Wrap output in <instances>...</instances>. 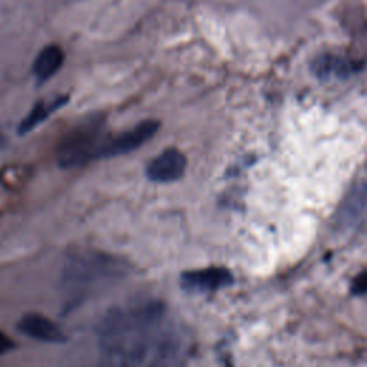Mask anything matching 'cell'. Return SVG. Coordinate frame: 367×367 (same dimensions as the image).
<instances>
[{
    "label": "cell",
    "instance_id": "11",
    "mask_svg": "<svg viewBox=\"0 0 367 367\" xmlns=\"http://www.w3.org/2000/svg\"><path fill=\"white\" fill-rule=\"evenodd\" d=\"M314 70L320 78L324 79V78H333V76L344 78V75L350 73L353 69H351V65L341 58L323 56L316 62Z\"/></svg>",
    "mask_w": 367,
    "mask_h": 367
},
{
    "label": "cell",
    "instance_id": "6",
    "mask_svg": "<svg viewBox=\"0 0 367 367\" xmlns=\"http://www.w3.org/2000/svg\"><path fill=\"white\" fill-rule=\"evenodd\" d=\"M187 168V158L175 148L165 149L156 158H154L147 166L148 179L159 184H168L178 181Z\"/></svg>",
    "mask_w": 367,
    "mask_h": 367
},
{
    "label": "cell",
    "instance_id": "9",
    "mask_svg": "<svg viewBox=\"0 0 367 367\" xmlns=\"http://www.w3.org/2000/svg\"><path fill=\"white\" fill-rule=\"evenodd\" d=\"M68 102V97H59L55 101L46 104L43 101L38 102L32 111L22 119V122L18 127L19 135H26L32 132L36 127H39L42 122H45L53 112H56L59 108H62Z\"/></svg>",
    "mask_w": 367,
    "mask_h": 367
},
{
    "label": "cell",
    "instance_id": "14",
    "mask_svg": "<svg viewBox=\"0 0 367 367\" xmlns=\"http://www.w3.org/2000/svg\"><path fill=\"white\" fill-rule=\"evenodd\" d=\"M4 142H5V141H4V137H2V135H0V148H2V147H4Z\"/></svg>",
    "mask_w": 367,
    "mask_h": 367
},
{
    "label": "cell",
    "instance_id": "13",
    "mask_svg": "<svg viewBox=\"0 0 367 367\" xmlns=\"http://www.w3.org/2000/svg\"><path fill=\"white\" fill-rule=\"evenodd\" d=\"M12 349H15L14 340L9 336H6V334H4L2 331H0V356L11 351Z\"/></svg>",
    "mask_w": 367,
    "mask_h": 367
},
{
    "label": "cell",
    "instance_id": "3",
    "mask_svg": "<svg viewBox=\"0 0 367 367\" xmlns=\"http://www.w3.org/2000/svg\"><path fill=\"white\" fill-rule=\"evenodd\" d=\"M111 135L104 121L90 119L68 131L56 147V161L62 168H75L102 159Z\"/></svg>",
    "mask_w": 367,
    "mask_h": 367
},
{
    "label": "cell",
    "instance_id": "5",
    "mask_svg": "<svg viewBox=\"0 0 367 367\" xmlns=\"http://www.w3.org/2000/svg\"><path fill=\"white\" fill-rule=\"evenodd\" d=\"M158 128H159L158 121L147 119L122 134L111 137L107 144L104 158L124 155V154H129V152L138 149L156 134Z\"/></svg>",
    "mask_w": 367,
    "mask_h": 367
},
{
    "label": "cell",
    "instance_id": "10",
    "mask_svg": "<svg viewBox=\"0 0 367 367\" xmlns=\"http://www.w3.org/2000/svg\"><path fill=\"white\" fill-rule=\"evenodd\" d=\"M364 211V190L356 188L353 194L344 201V206L339 211L337 224L341 228L354 227L357 221L361 218Z\"/></svg>",
    "mask_w": 367,
    "mask_h": 367
},
{
    "label": "cell",
    "instance_id": "12",
    "mask_svg": "<svg viewBox=\"0 0 367 367\" xmlns=\"http://www.w3.org/2000/svg\"><path fill=\"white\" fill-rule=\"evenodd\" d=\"M353 293L356 296H363L366 293V275H364V272L358 274L356 277V280L353 283Z\"/></svg>",
    "mask_w": 367,
    "mask_h": 367
},
{
    "label": "cell",
    "instance_id": "1",
    "mask_svg": "<svg viewBox=\"0 0 367 367\" xmlns=\"http://www.w3.org/2000/svg\"><path fill=\"white\" fill-rule=\"evenodd\" d=\"M102 367H181L186 339L159 302L117 307L100 327Z\"/></svg>",
    "mask_w": 367,
    "mask_h": 367
},
{
    "label": "cell",
    "instance_id": "8",
    "mask_svg": "<svg viewBox=\"0 0 367 367\" xmlns=\"http://www.w3.org/2000/svg\"><path fill=\"white\" fill-rule=\"evenodd\" d=\"M65 53L60 46L49 45L43 48L33 62V75L39 83L49 80L63 65Z\"/></svg>",
    "mask_w": 367,
    "mask_h": 367
},
{
    "label": "cell",
    "instance_id": "2",
    "mask_svg": "<svg viewBox=\"0 0 367 367\" xmlns=\"http://www.w3.org/2000/svg\"><path fill=\"white\" fill-rule=\"evenodd\" d=\"M127 274V264L110 254L86 251L72 255L62 272V289L68 307L111 287Z\"/></svg>",
    "mask_w": 367,
    "mask_h": 367
},
{
    "label": "cell",
    "instance_id": "4",
    "mask_svg": "<svg viewBox=\"0 0 367 367\" xmlns=\"http://www.w3.org/2000/svg\"><path fill=\"white\" fill-rule=\"evenodd\" d=\"M233 272L224 267H208L186 271L181 275V287L190 293H213L233 284Z\"/></svg>",
    "mask_w": 367,
    "mask_h": 367
},
{
    "label": "cell",
    "instance_id": "7",
    "mask_svg": "<svg viewBox=\"0 0 367 367\" xmlns=\"http://www.w3.org/2000/svg\"><path fill=\"white\" fill-rule=\"evenodd\" d=\"M18 329L22 334L45 343H63L66 340L59 326H56L50 319L38 313L25 314L19 320Z\"/></svg>",
    "mask_w": 367,
    "mask_h": 367
}]
</instances>
